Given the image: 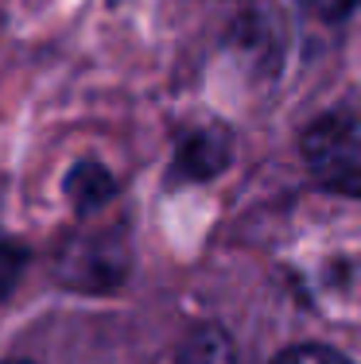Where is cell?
I'll use <instances>...</instances> for the list:
<instances>
[{
	"mask_svg": "<svg viewBox=\"0 0 361 364\" xmlns=\"http://www.w3.org/2000/svg\"><path fill=\"white\" fill-rule=\"evenodd\" d=\"M272 364H350V360L338 357V353H330V349H319V345H299V349L280 353Z\"/></svg>",
	"mask_w": 361,
	"mask_h": 364,
	"instance_id": "cell-5",
	"label": "cell"
},
{
	"mask_svg": "<svg viewBox=\"0 0 361 364\" xmlns=\"http://www.w3.org/2000/svg\"><path fill=\"white\" fill-rule=\"evenodd\" d=\"M311 8L323 16V20H342L346 12L357 8V0H311Z\"/></svg>",
	"mask_w": 361,
	"mask_h": 364,
	"instance_id": "cell-7",
	"label": "cell"
},
{
	"mask_svg": "<svg viewBox=\"0 0 361 364\" xmlns=\"http://www.w3.org/2000/svg\"><path fill=\"white\" fill-rule=\"evenodd\" d=\"M20 267H23V248L12 245V240H0V299L12 291Z\"/></svg>",
	"mask_w": 361,
	"mask_h": 364,
	"instance_id": "cell-6",
	"label": "cell"
},
{
	"mask_svg": "<svg viewBox=\"0 0 361 364\" xmlns=\"http://www.w3.org/2000/svg\"><path fill=\"white\" fill-rule=\"evenodd\" d=\"M303 163L326 190L361 194V109L323 112L303 132Z\"/></svg>",
	"mask_w": 361,
	"mask_h": 364,
	"instance_id": "cell-1",
	"label": "cell"
},
{
	"mask_svg": "<svg viewBox=\"0 0 361 364\" xmlns=\"http://www.w3.org/2000/svg\"><path fill=\"white\" fill-rule=\"evenodd\" d=\"M226 151H229V144L221 132H199L179 147V167L187 175H214L226 163Z\"/></svg>",
	"mask_w": 361,
	"mask_h": 364,
	"instance_id": "cell-3",
	"label": "cell"
},
{
	"mask_svg": "<svg viewBox=\"0 0 361 364\" xmlns=\"http://www.w3.org/2000/svg\"><path fill=\"white\" fill-rule=\"evenodd\" d=\"M12 364H28V360H12Z\"/></svg>",
	"mask_w": 361,
	"mask_h": 364,
	"instance_id": "cell-8",
	"label": "cell"
},
{
	"mask_svg": "<svg viewBox=\"0 0 361 364\" xmlns=\"http://www.w3.org/2000/svg\"><path fill=\"white\" fill-rule=\"evenodd\" d=\"M66 194H70V202L78 205V210H93V205H101L113 194V178H109V171L101 167V163H78V167L70 171Z\"/></svg>",
	"mask_w": 361,
	"mask_h": 364,
	"instance_id": "cell-4",
	"label": "cell"
},
{
	"mask_svg": "<svg viewBox=\"0 0 361 364\" xmlns=\"http://www.w3.org/2000/svg\"><path fill=\"white\" fill-rule=\"evenodd\" d=\"M171 364H237V357H234L229 337L218 326H202L175 349V360Z\"/></svg>",
	"mask_w": 361,
	"mask_h": 364,
	"instance_id": "cell-2",
	"label": "cell"
}]
</instances>
